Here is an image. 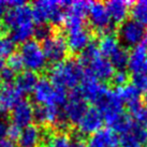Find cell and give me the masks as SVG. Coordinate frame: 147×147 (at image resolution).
I'll use <instances>...</instances> for the list:
<instances>
[{
  "label": "cell",
  "instance_id": "obj_36",
  "mask_svg": "<svg viewBox=\"0 0 147 147\" xmlns=\"http://www.w3.org/2000/svg\"><path fill=\"white\" fill-rule=\"evenodd\" d=\"M15 78H16L15 72L11 69H9L7 65L0 71V81L4 82L7 85H10L13 81H15Z\"/></svg>",
  "mask_w": 147,
  "mask_h": 147
},
{
  "label": "cell",
  "instance_id": "obj_22",
  "mask_svg": "<svg viewBox=\"0 0 147 147\" xmlns=\"http://www.w3.org/2000/svg\"><path fill=\"white\" fill-rule=\"evenodd\" d=\"M130 2L125 0H111L105 3L111 21L114 23H123L126 21L130 13Z\"/></svg>",
  "mask_w": 147,
  "mask_h": 147
},
{
  "label": "cell",
  "instance_id": "obj_19",
  "mask_svg": "<svg viewBox=\"0 0 147 147\" xmlns=\"http://www.w3.org/2000/svg\"><path fill=\"white\" fill-rule=\"evenodd\" d=\"M65 41L68 49L71 52L82 53L88 45L91 44V34L85 27H83L68 32V38Z\"/></svg>",
  "mask_w": 147,
  "mask_h": 147
},
{
  "label": "cell",
  "instance_id": "obj_7",
  "mask_svg": "<svg viewBox=\"0 0 147 147\" xmlns=\"http://www.w3.org/2000/svg\"><path fill=\"white\" fill-rule=\"evenodd\" d=\"M145 26L135 21L133 18H129L121 23L118 30L120 40L127 46H136L143 41Z\"/></svg>",
  "mask_w": 147,
  "mask_h": 147
},
{
  "label": "cell",
  "instance_id": "obj_9",
  "mask_svg": "<svg viewBox=\"0 0 147 147\" xmlns=\"http://www.w3.org/2000/svg\"><path fill=\"white\" fill-rule=\"evenodd\" d=\"M3 18L5 28H10L11 30L33 24L31 8L26 3L16 8L10 9L9 11H7Z\"/></svg>",
  "mask_w": 147,
  "mask_h": 147
},
{
  "label": "cell",
  "instance_id": "obj_16",
  "mask_svg": "<svg viewBox=\"0 0 147 147\" xmlns=\"http://www.w3.org/2000/svg\"><path fill=\"white\" fill-rule=\"evenodd\" d=\"M23 100V94L15 86L7 85L0 89V117L11 113L17 103Z\"/></svg>",
  "mask_w": 147,
  "mask_h": 147
},
{
  "label": "cell",
  "instance_id": "obj_4",
  "mask_svg": "<svg viewBox=\"0 0 147 147\" xmlns=\"http://www.w3.org/2000/svg\"><path fill=\"white\" fill-rule=\"evenodd\" d=\"M103 119L109 126H112L123 114V103L116 90H107L101 100L97 103Z\"/></svg>",
  "mask_w": 147,
  "mask_h": 147
},
{
  "label": "cell",
  "instance_id": "obj_42",
  "mask_svg": "<svg viewBox=\"0 0 147 147\" xmlns=\"http://www.w3.org/2000/svg\"><path fill=\"white\" fill-rule=\"evenodd\" d=\"M73 147H85V145H84L81 141H74Z\"/></svg>",
  "mask_w": 147,
  "mask_h": 147
},
{
  "label": "cell",
  "instance_id": "obj_37",
  "mask_svg": "<svg viewBox=\"0 0 147 147\" xmlns=\"http://www.w3.org/2000/svg\"><path fill=\"white\" fill-rule=\"evenodd\" d=\"M21 132H22L21 128L14 126V125H11V126H9L8 134H7V136H9V140H10V141L14 142V141H17V139L20 138Z\"/></svg>",
  "mask_w": 147,
  "mask_h": 147
},
{
  "label": "cell",
  "instance_id": "obj_25",
  "mask_svg": "<svg viewBox=\"0 0 147 147\" xmlns=\"http://www.w3.org/2000/svg\"><path fill=\"white\" fill-rule=\"evenodd\" d=\"M119 49H120V45H119L118 39L115 37L113 33L103 34L102 38L99 41V53L101 54L103 57L107 58V59L114 53H116Z\"/></svg>",
  "mask_w": 147,
  "mask_h": 147
},
{
  "label": "cell",
  "instance_id": "obj_30",
  "mask_svg": "<svg viewBox=\"0 0 147 147\" xmlns=\"http://www.w3.org/2000/svg\"><path fill=\"white\" fill-rule=\"evenodd\" d=\"M133 85L138 87L141 91H147V61L138 73L133 74Z\"/></svg>",
  "mask_w": 147,
  "mask_h": 147
},
{
  "label": "cell",
  "instance_id": "obj_13",
  "mask_svg": "<svg viewBox=\"0 0 147 147\" xmlns=\"http://www.w3.org/2000/svg\"><path fill=\"white\" fill-rule=\"evenodd\" d=\"M11 119L14 126L24 129L31 125L34 119V107L28 100H22L11 111Z\"/></svg>",
  "mask_w": 147,
  "mask_h": 147
},
{
  "label": "cell",
  "instance_id": "obj_48",
  "mask_svg": "<svg viewBox=\"0 0 147 147\" xmlns=\"http://www.w3.org/2000/svg\"><path fill=\"white\" fill-rule=\"evenodd\" d=\"M0 82H1V81H0Z\"/></svg>",
  "mask_w": 147,
  "mask_h": 147
},
{
  "label": "cell",
  "instance_id": "obj_14",
  "mask_svg": "<svg viewBox=\"0 0 147 147\" xmlns=\"http://www.w3.org/2000/svg\"><path fill=\"white\" fill-rule=\"evenodd\" d=\"M86 67H88V71H89L88 74L94 76L100 82L111 80L113 78L115 70L111 63L110 59L103 57L101 54L94 58L89 63H87Z\"/></svg>",
  "mask_w": 147,
  "mask_h": 147
},
{
  "label": "cell",
  "instance_id": "obj_10",
  "mask_svg": "<svg viewBox=\"0 0 147 147\" xmlns=\"http://www.w3.org/2000/svg\"><path fill=\"white\" fill-rule=\"evenodd\" d=\"M87 109V103L82 98L78 90H73L70 97H68L62 113L68 123H78L83 117V115L85 114Z\"/></svg>",
  "mask_w": 147,
  "mask_h": 147
},
{
  "label": "cell",
  "instance_id": "obj_43",
  "mask_svg": "<svg viewBox=\"0 0 147 147\" xmlns=\"http://www.w3.org/2000/svg\"><path fill=\"white\" fill-rule=\"evenodd\" d=\"M143 45H145L147 47V30H145V33H144V37H143Z\"/></svg>",
  "mask_w": 147,
  "mask_h": 147
},
{
  "label": "cell",
  "instance_id": "obj_18",
  "mask_svg": "<svg viewBox=\"0 0 147 147\" xmlns=\"http://www.w3.org/2000/svg\"><path fill=\"white\" fill-rule=\"evenodd\" d=\"M119 138L112 129H101L90 135L85 147H117Z\"/></svg>",
  "mask_w": 147,
  "mask_h": 147
},
{
  "label": "cell",
  "instance_id": "obj_47",
  "mask_svg": "<svg viewBox=\"0 0 147 147\" xmlns=\"http://www.w3.org/2000/svg\"><path fill=\"white\" fill-rule=\"evenodd\" d=\"M146 145H147V144H146ZM146 147H147V146H146Z\"/></svg>",
  "mask_w": 147,
  "mask_h": 147
},
{
  "label": "cell",
  "instance_id": "obj_2",
  "mask_svg": "<svg viewBox=\"0 0 147 147\" xmlns=\"http://www.w3.org/2000/svg\"><path fill=\"white\" fill-rule=\"evenodd\" d=\"M65 1H54V0H40L32 4L31 12L32 20L39 25L52 22L58 25L63 23L65 11Z\"/></svg>",
  "mask_w": 147,
  "mask_h": 147
},
{
  "label": "cell",
  "instance_id": "obj_15",
  "mask_svg": "<svg viewBox=\"0 0 147 147\" xmlns=\"http://www.w3.org/2000/svg\"><path fill=\"white\" fill-rule=\"evenodd\" d=\"M56 87L47 78H40L33 89V100L39 105H55Z\"/></svg>",
  "mask_w": 147,
  "mask_h": 147
},
{
  "label": "cell",
  "instance_id": "obj_32",
  "mask_svg": "<svg viewBox=\"0 0 147 147\" xmlns=\"http://www.w3.org/2000/svg\"><path fill=\"white\" fill-rule=\"evenodd\" d=\"M33 36L36 37V39L40 40V41H45L46 39H49V37L53 36V28L52 26L46 24H41L34 27V33Z\"/></svg>",
  "mask_w": 147,
  "mask_h": 147
},
{
  "label": "cell",
  "instance_id": "obj_26",
  "mask_svg": "<svg viewBox=\"0 0 147 147\" xmlns=\"http://www.w3.org/2000/svg\"><path fill=\"white\" fill-rule=\"evenodd\" d=\"M33 33H34V26H33V24L18 27V28L11 30V40L14 43L23 44V43L29 41L31 39Z\"/></svg>",
  "mask_w": 147,
  "mask_h": 147
},
{
  "label": "cell",
  "instance_id": "obj_34",
  "mask_svg": "<svg viewBox=\"0 0 147 147\" xmlns=\"http://www.w3.org/2000/svg\"><path fill=\"white\" fill-rule=\"evenodd\" d=\"M132 115L134 116L135 120L138 121V125L147 130V106L141 105L139 109L132 112Z\"/></svg>",
  "mask_w": 147,
  "mask_h": 147
},
{
  "label": "cell",
  "instance_id": "obj_21",
  "mask_svg": "<svg viewBox=\"0 0 147 147\" xmlns=\"http://www.w3.org/2000/svg\"><path fill=\"white\" fill-rule=\"evenodd\" d=\"M43 140V132L38 126L30 125L22 129L17 139V147H40Z\"/></svg>",
  "mask_w": 147,
  "mask_h": 147
},
{
  "label": "cell",
  "instance_id": "obj_27",
  "mask_svg": "<svg viewBox=\"0 0 147 147\" xmlns=\"http://www.w3.org/2000/svg\"><path fill=\"white\" fill-rule=\"evenodd\" d=\"M74 141L63 132L49 135L46 138V147H73Z\"/></svg>",
  "mask_w": 147,
  "mask_h": 147
},
{
  "label": "cell",
  "instance_id": "obj_11",
  "mask_svg": "<svg viewBox=\"0 0 147 147\" xmlns=\"http://www.w3.org/2000/svg\"><path fill=\"white\" fill-rule=\"evenodd\" d=\"M34 119L41 125H55L59 128H65L68 125L67 119L57 106L39 105L34 109Z\"/></svg>",
  "mask_w": 147,
  "mask_h": 147
},
{
  "label": "cell",
  "instance_id": "obj_6",
  "mask_svg": "<svg viewBox=\"0 0 147 147\" xmlns=\"http://www.w3.org/2000/svg\"><path fill=\"white\" fill-rule=\"evenodd\" d=\"M88 18H89L90 25L96 30L103 34L112 33L113 27L110 15L107 13L105 4L102 2H91L89 12H88Z\"/></svg>",
  "mask_w": 147,
  "mask_h": 147
},
{
  "label": "cell",
  "instance_id": "obj_23",
  "mask_svg": "<svg viewBox=\"0 0 147 147\" xmlns=\"http://www.w3.org/2000/svg\"><path fill=\"white\" fill-rule=\"evenodd\" d=\"M147 61V47L143 44L134 46L129 53L128 68L133 74L138 73Z\"/></svg>",
  "mask_w": 147,
  "mask_h": 147
},
{
  "label": "cell",
  "instance_id": "obj_41",
  "mask_svg": "<svg viewBox=\"0 0 147 147\" xmlns=\"http://www.w3.org/2000/svg\"><path fill=\"white\" fill-rule=\"evenodd\" d=\"M24 3H25L24 1H20V0H10V1H7V4L10 7V9L20 7V5H22V4Z\"/></svg>",
  "mask_w": 147,
  "mask_h": 147
},
{
  "label": "cell",
  "instance_id": "obj_31",
  "mask_svg": "<svg viewBox=\"0 0 147 147\" xmlns=\"http://www.w3.org/2000/svg\"><path fill=\"white\" fill-rule=\"evenodd\" d=\"M15 43L11 40V38L0 37V58L9 57L14 53Z\"/></svg>",
  "mask_w": 147,
  "mask_h": 147
},
{
  "label": "cell",
  "instance_id": "obj_33",
  "mask_svg": "<svg viewBox=\"0 0 147 147\" xmlns=\"http://www.w3.org/2000/svg\"><path fill=\"white\" fill-rule=\"evenodd\" d=\"M7 67L12 71H14L15 73L20 72L24 68V63H23L21 55L18 53H13L12 55H10L8 57V60H7Z\"/></svg>",
  "mask_w": 147,
  "mask_h": 147
},
{
  "label": "cell",
  "instance_id": "obj_20",
  "mask_svg": "<svg viewBox=\"0 0 147 147\" xmlns=\"http://www.w3.org/2000/svg\"><path fill=\"white\" fill-rule=\"evenodd\" d=\"M116 92L131 113L141 106V90L133 84H127L123 87H118Z\"/></svg>",
  "mask_w": 147,
  "mask_h": 147
},
{
  "label": "cell",
  "instance_id": "obj_3",
  "mask_svg": "<svg viewBox=\"0 0 147 147\" xmlns=\"http://www.w3.org/2000/svg\"><path fill=\"white\" fill-rule=\"evenodd\" d=\"M24 67L29 71L37 73L46 67L47 60L45 57L41 44L37 40H29L23 43L20 49Z\"/></svg>",
  "mask_w": 147,
  "mask_h": 147
},
{
  "label": "cell",
  "instance_id": "obj_38",
  "mask_svg": "<svg viewBox=\"0 0 147 147\" xmlns=\"http://www.w3.org/2000/svg\"><path fill=\"white\" fill-rule=\"evenodd\" d=\"M9 123L3 117H0V141L5 139V136L8 134Z\"/></svg>",
  "mask_w": 147,
  "mask_h": 147
},
{
  "label": "cell",
  "instance_id": "obj_46",
  "mask_svg": "<svg viewBox=\"0 0 147 147\" xmlns=\"http://www.w3.org/2000/svg\"><path fill=\"white\" fill-rule=\"evenodd\" d=\"M144 102L146 103V106H147V91L145 92V94H144Z\"/></svg>",
  "mask_w": 147,
  "mask_h": 147
},
{
  "label": "cell",
  "instance_id": "obj_45",
  "mask_svg": "<svg viewBox=\"0 0 147 147\" xmlns=\"http://www.w3.org/2000/svg\"><path fill=\"white\" fill-rule=\"evenodd\" d=\"M4 67H5V62H4L3 58H0V71L3 69Z\"/></svg>",
  "mask_w": 147,
  "mask_h": 147
},
{
  "label": "cell",
  "instance_id": "obj_44",
  "mask_svg": "<svg viewBox=\"0 0 147 147\" xmlns=\"http://www.w3.org/2000/svg\"><path fill=\"white\" fill-rule=\"evenodd\" d=\"M4 30H5V26H4V24H2V23L0 22V36L4 32Z\"/></svg>",
  "mask_w": 147,
  "mask_h": 147
},
{
  "label": "cell",
  "instance_id": "obj_35",
  "mask_svg": "<svg viewBox=\"0 0 147 147\" xmlns=\"http://www.w3.org/2000/svg\"><path fill=\"white\" fill-rule=\"evenodd\" d=\"M112 80H113V83L118 88V87H123V86L127 85L128 80H129V75L125 70H119L117 72H114Z\"/></svg>",
  "mask_w": 147,
  "mask_h": 147
},
{
  "label": "cell",
  "instance_id": "obj_40",
  "mask_svg": "<svg viewBox=\"0 0 147 147\" xmlns=\"http://www.w3.org/2000/svg\"><path fill=\"white\" fill-rule=\"evenodd\" d=\"M0 147H17L14 142L10 141L9 139H3L0 141Z\"/></svg>",
  "mask_w": 147,
  "mask_h": 147
},
{
  "label": "cell",
  "instance_id": "obj_24",
  "mask_svg": "<svg viewBox=\"0 0 147 147\" xmlns=\"http://www.w3.org/2000/svg\"><path fill=\"white\" fill-rule=\"evenodd\" d=\"M39 78L37 73H34L32 71L26 70L24 72L20 73L15 78V87L22 94H30L32 92L33 89L36 88Z\"/></svg>",
  "mask_w": 147,
  "mask_h": 147
},
{
  "label": "cell",
  "instance_id": "obj_28",
  "mask_svg": "<svg viewBox=\"0 0 147 147\" xmlns=\"http://www.w3.org/2000/svg\"><path fill=\"white\" fill-rule=\"evenodd\" d=\"M132 18L141 23L142 25H147V0H140L135 2L131 8Z\"/></svg>",
  "mask_w": 147,
  "mask_h": 147
},
{
  "label": "cell",
  "instance_id": "obj_12",
  "mask_svg": "<svg viewBox=\"0 0 147 147\" xmlns=\"http://www.w3.org/2000/svg\"><path fill=\"white\" fill-rule=\"evenodd\" d=\"M103 123L104 119L101 112L96 107H91L87 109L85 114L83 115L81 120L78 123V128L80 133L84 135H92L102 129Z\"/></svg>",
  "mask_w": 147,
  "mask_h": 147
},
{
  "label": "cell",
  "instance_id": "obj_5",
  "mask_svg": "<svg viewBox=\"0 0 147 147\" xmlns=\"http://www.w3.org/2000/svg\"><path fill=\"white\" fill-rule=\"evenodd\" d=\"M42 49L46 60L53 63L63 61L68 55V45L65 39L60 34H53L42 43Z\"/></svg>",
  "mask_w": 147,
  "mask_h": 147
},
{
  "label": "cell",
  "instance_id": "obj_1",
  "mask_svg": "<svg viewBox=\"0 0 147 147\" xmlns=\"http://www.w3.org/2000/svg\"><path fill=\"white\" fill-rule=\"evenodd\" d=\"M49 82L58 88L74 89L85 76L83 65L76 59H67L54 65L49 72Z\"/></svg>",
  "mask_w": 147,
  "mask_h": 147
},
{
  "label": "cell",
  "instance_id": "obj_8",
  "mask_svg": "<svg viewBox=\"0 0 147 147\" xmlns=\"http://www.w3.org/2000/svg\"><path fill=\"white\" fill-rule=\"evenodd\" d=\"M107 90L109 89L102 82H100L99 80L90 74H87V75L85 74V76L83 78L81 82L78 92L85 101L97 104Z\"/></svg>",
  "mask_w": 147,
  "mask_h": 147
},
{
  "label": "cell",
  "instance_id": "obj_39",
  "mask_svg": "<svg viewBox=\"0 0 147 147\" xmlns=\"http://www.w3.org/2000/svg\"><path fill=\"white\" fill-rule=\"evenodd\" d=\"M7 1H3V0H0V18L4 17L5 13H7Z\"/></svg>",
  "mask_w": 147,
  "mask_h": 147
},
{
  "label": "cell",
  "instance_id": "obj_29",
  "mask_svg": "<svg viewBox=\"0 0 147 147\" xmlns=\"http://www.w3.org/2000/svg\"><path fill=\"white\" fill-rule=\"evenodd\" d=\"M110 61L112 65L114 67V69L123 70L126 67H128V59H129V53L126 49L120 46V49L114 53L110 58Z\"/></svg>",
  "mask_w": 147,
  "mask_h": 147
},
{
  "label": "cell",
  "instance_id": "obj_17",
  "mask_svg": "<svg viewBox=\"0 0 147 147\" xmlns=\"http://www.w3.org/2000/svg\"><path fill=\"white\" fill-rule=\"evenodd\" d=\"M119 143L123 147L144 146L147 144V130L134 123L129 130L120 135Z\"/></svg>",
  "mask_w": 147,
  "mask_h": 147
}]
</instances>
